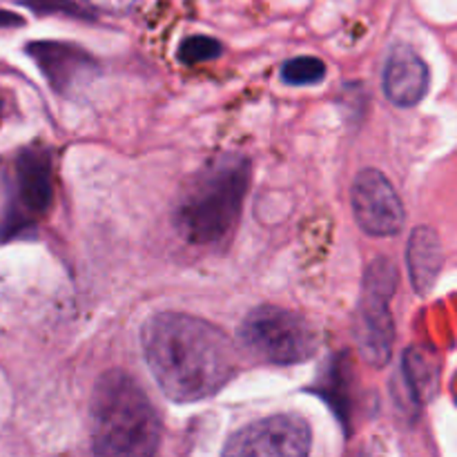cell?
I'll list each match as a JSON object with an SVG mask.
<instances>
[{
    "label": "cell",
    "instance_id": "277c9868",
    "mask_svg": "<svg viewBox=\"0 0 457 457\" xmlns=\"http://www.w3.org/2000/svg\"><path fill=\"white\" fill-rule=\"evenodd\" d=\"M244 346L268 364H302L320 346L317 330L293 311L279 306H259L241 321Z\"/></svg>",
    "mask_w": 457,
    "mask_h": 457
},
{
    "label": "cell",
    "instance_id": "52a82bcc",
    "mask_svg": "<svg viewBox=\"0 0 457 457\" xmlns=\"http://www.w3.org/2000/svg\"><path fill=\"white\" fill-rule=\"evenodd\" d=\"M355 221L366 235L393 237L404 228V205L393 183L379 170H361L351 187Z\"/></svg>",
    "mask_w": 457,
    "mask_h": 457
},
{
    "label": "cell",
    "instance_id": "5b68a950",
    "mask_svg": "<svg viewBox=\"0 0 457 457\" xmlns=\"http://www.w3.org/2000/svg\"><path fill=\"white\" fill-rule=\"evenodd\" d=\"M397 281H400V272L391 259L378 257L366 268L360 320H357V344H360L361 357L373 369H384L391 360L395 326H393L388 303L395 295Z\"/></svg>",
    "mask_w": 457,
    "mask_h": 457
},
{
    "label": "cell",
    "instance_id": "9c48e42d",
    "mask_svg": "<svg viewBox=\"0 0 457 457\" xmlns=\"http://www.w3.org/2000/svg\"><path fill=\"white\" fill-rule=\"evenodd\" d=\"M16 195L29 219L49 212L54 201L52 154L45 147H25L16 159Z\"/></svg>",
    "mask_w": 457,
    "mask_h": 457
},
{
    "label": "cell",
    "instance_id": "7c38bea8",
    "mask_svg": "<svg viewBox=\"0 0 457 457\" xmlns=\"http://www.w3.org/2000/svg\"><path fill=\"white\" fill-rule=\"evenodd\" d=\"M402 375H404L411 397L418 404H427L437 395V388H440V360L428 348L411 346L402 357Z\"/></svg>",
    "mask_w": 457,
    "mask_h": 457
},
{
    "label": "cell",
    "instance_id": "4fadbf2b",
    "mask_svg": "<svg viewBox=\"0 0 457 457\" xmlns=\"http://www.w3.org/2000/svg\"><path fill=\"white\" fill-rule=\"evenodd\" d=\"M326 79V65L317 56L290 58L281 67V80L286 85H317Z\"/></svg>",
    "mask_w": 457,
    "mask_h": 457
},
{
    "label": "cell",
    "instance_id": "8992f818",
    "mask_svg": "<svg viewBox=\"0 0 457 457\" xmlns=\"http://www.w3.org/2000/svg\"><path fill=\"white\" fill-rule=\"evenodd\" d=\"M311 453V427L299 415L281 413L239 428L223 446V455L302 457Z\"/></svg>",
    "mask_w": 457,
    "mask_h": 457
},
{
    "label": "cell",
    "instance_id": "9a60e30c",
    "mask_svg": "<svg viewBox=\"0 0 457 457\" xmlns=\"http://www.w3.org/2000/svg\"><path fill=\"white\" fill-rule=\"evenodd\" d=\"M22 4L29 9H34L36 13L45 16V13H61V16L70 18H92V13H87V9L80 7V4L71 3V0H22Z\"/></svg>",
    "mask_w": 457,
    "mask_h": 457
},
{
    "label": "cell",
    "instance_id": "30bf717a",
    "mask_svg": "<svg viewBox=\"0 0 457 457\" xmlns=\"http://www.w3.org/2000/svg\"><path fill=\"white\" fill-rule=\"evenodd\" d=\"M384 92L397 107H415L428 92V67L406 45L391 49L384 65Z\"/></svg>",
    "mask_w": 457,
    "mask_h": 457
},
{
    "label": "cell",
    "instance_id": "2e32d148",
    "mask_svg": "<svg viewBox=\"0 0 457 457\" xmlns=\"http://www.w3.org/2000/svg\"><path fill=\"white\" fill-rule=\"evenodd\" d=\"M89 9H96V12L105 13H125L128 9H132L134 0H83Z\"/></svg>",
    "mask_w": 457,
    "mask_h": 457
},
{
    "label": "cell",
    "instance_id": "ba28073f",
    "mask_svg": "<svg viewBox=\"0 0 457 457\" xmlns=\"http://www.w3.org/2000/svg\"><path fill=\"white\" fill-rule=\"evenodd\" d=\"M27 54L34 58L47 83L58 94H70L87 79V74L96 71V61L79 45L36 40L27 45Z\"/></svg>",
    "mask_w": 457,
    "mask_h": 457
},
{
    "label": "cell",
    "instance_id": "5bb4252c",
    "mask_svg": "<svg viewBox=\"0 0 457 457\" xmlns=\"http://www.w3.org/2000/svg\"><path fill=\"white\" fill-rule=\"evenodd\" d=\"M223 54V45L210 36H190L179 47V58L186 65H199V62L214 61Z\"/></svg>",
    "mask_w": 457,
    "mask_h": 457
},
{
    "label": "cell",
    "instance_id": "7a4b0ae2",
    "mask_svg": "<svg viewBox=\"0 0 457 457\" xmlns=\"http://www.w3.org/2000/svg\"><path fill=\"white\" fill-rule=\"evenodd\" d=\"M250 161L221 154L210 161L179 199L174 228L192 245H219L235 232L250 186Z\"/></svg>",
    "mask_w": 457,
    "mask_h": 457
},
{
    "label": "cell",
    "instance_id": "e0dca14e",
    "mask_svg": "<svg viewBox=\"0 0 457 457\" xmlns=\"http://www.w3.org/2000/svg\"><path fill=\"white\" fill-rule=\"evenodd\" d=\"M9 25H22V18L13 16L9 12H0V27H9Z\"/></svg>",
    "mask_w": 457,
    "mask_h": 457
},
{
    "label": "cell",
    "instance_id": "3957f363",
    "mask_svg": "<svg viewBox=\"0 0 457 457\" xmlns=\"http://www.w3.org/2000/svg\"><path fill=\"white\" fill-rule=\"evenodd\" d=\"M92 451L96 455H154L161 445L159 413L123 370H110L92 395Z\"/></svg>",
    "mask_w": 457,
    "mask_h": 457
},
{
    "label": "cell",
    "instance_id": "6da1fadb",
    "mask_svg": "<svg viewBox=\"0 0 457 457\" xmlns=\"http://www.w3.org/2000/svg\"><path fill=\"white\" fill-rule=\"evenodd\" d=\"M152 378L168 400H208L237 375L239 357L219 326L183 312H159L141 328Z\"/></svg>",
    "mask_w": 457,
    "mask_h": 457
},
{
    "label": "cell",
    "instance_id": "8fae6325",
    "mask_svg": "<svg viewBox=\"0 0 457 457\" xmlns=\"http://www.w3.org/2000/svg\"><path fill=\"white\" fill-rule=\"evenodd\" d=\"M406 263H409V277L415 293L420 297L431 293L442 270V244L433 228L420 226L411 232Z\"/></svg>",
    "mask_w": 457,
    "mask_h": 457
},
{
    "label": "cell",
    "instance_id": "ac0fdd59",
    "mask_svg": "<svg viewBox=\"0 0 457 457\" xmlns=\"http://www.w3.org/2000/svg\"><path fill=\"white\" fill-rule=\"evenodd\" d=\"M3 114H4V98L0 96V119H3Z\"/></svg>",
    "mask_w": 457,
    "mask_h": 457
}]
</instances>
